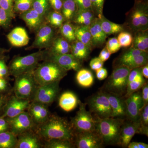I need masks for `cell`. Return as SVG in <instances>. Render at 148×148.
Here are the masks:
<instances>
[{"label": "cell", "mask_w": 148, "mask_h": 148, "mask_svg": "<svg viewBox=\"0 0 148 148\" xmlns=\"http://www.w3.org/2000/svg\"><path fill=\"white\" fill-rule=\"evenodd\" d=\"M39 133L48 140L60 139L74 143L75 133L71 123L56 116H49L46 121L41 124Z\"/></svg>", "instance_id": "1"}, {"label": "cell", "mask_w": 148, "mask_h": 148, "mask_svg": "<svg viewBox=\"0 0 148 148\" xmlns=\"http://www.w3.org/2000/svg\"><path fill=\"white\" fill-rule=\"evenodd\" d=\"M96 130L102 138L104 146L117 145L122 125L125 119L95 117Z\"/></svg>", "instance_id": "2"}, {"label": "cell", "mask_w": 148, "mask_h": 148, "mask_svg": "<svg viewBox=\"0 0 148 148\" xmlns=\"http://www.w3.org/2000/svg\"><path fill=\"white\" fill-rule=\"evenodd\" d=\"M37 67L33 75L38 85L60 82L67 75V71L51 60L44 62Z\"/></svg>", "instance_id": "3"}, {"label": "cell", "mask_w": 148, "mask_h": 148, "mask_svg": "<svg viewBox=\"0 0 148 148\" xmlns=\"http://www.w3.org/2000/svg\"><path fill=\"white\" fill-rule=\"evenodd\" d=\"M131 70L126 66H117L101 90L123 97L126 93L127 79Z\"/></svg>", "instance_id": "4"}, {"label": "cell", "mask_w": 148, "mask_h": 148, "mask_svg": "<svg viewBox=\"0 0 148 148\" xmlns=\"http://www.w3.org/2000/svg\"><path fill=\"white\" fill-rule=\"evenodd\" d=\"M127 24L135 32L148 29V3L145 1H135V5L127 14Z\"/></svg>", "instance_id": "5"}, {"label": "cell", "mask_w": 148, "mask_h": 148, "mask_svg": "<svg viewBox=\"0 0 148 148\" xmlns=\"http://www.w3.org/2000/svg\"><path fill=\"white\" fill-rule=\"evenodd\" d=\"M43 55V52L38 51L26 56L14 58L10 66V74L16 77L32 72L37 68L39 62L42 60Z\"/></svg>", "instance_id": "6"}, {"label": "cell", "mask_w": 148, "mask_h": 148, "mask_svg": "<svg viewBox=\"0 0 148 148\" xmlns=\"http://www.w3.org/2000/svg\"><path fill=\"white\" fill-rule=\"evenodd\" d=\"M79 110L72 119L71 124L75 133L96 130V120L92 114L86 109V103L79 101Z\"/></svg>", "instance_id": "7"}, {"label": "cell", "mask_w": 148, "mask_h": 148, "mask_svg": "<svg viewBox=\"0 0 148 148\" xmlns=\"http://www.w3.org/2000/svg\"><path fill=\"white\" fill-rule=\"evenodd\" d=\"M86 105L95 117L103 119L112 117V111L106 92L101 90L88 98Z\"/></svg>", "instance_id": "8"}, {"label": "cell", "mask_w": 148, "mask_h": 148, "mask_svg": "<svg viewBox=\"0 0 148 148\" xmlns=\"http://www.w3.org/2000/svg\"><path fill=\"white\" fill-rule=\"evenodd\" d=\"M14 91L15 96L21 99L29 100L34 97L37 84L33 72L26 73L15 77Z\"/></svg>", "instance_id": "9"}, {"label": "cell", "mask_w": 148, "mask_h": 148, "mask_svg": "<svg viewBox=\"0 0 148 148\" xmlns=\"http://www.w3.org/2000/svg\"><path fill=\"white\" fill-rule=\"evenodd\" d=\"M75 147L77 148L104 147L102 138L97 130L75 133Z\"/></svg>", "instance_id": "10"}, {"label": "cell", "mask_w": 148, "mask_h": 148, "mask_svg": "<svg viewBox=\"0 0 148 148\" xmlns=\"http://www.w3.org/2000/svg\"><path fill=\"white\" fill-rule=\"evenodd\" d=\"M59 83L39 85L34 94L33 101L46 106L50 105L55 101L59 94Z\"/></svg>", "instance_id": "11"}, {"label": "cell", "mask_w": 148, "mask_h": 148, "mask_svg": "<svg viewBox=\"0 0 148 148\" xmlns=\"http://www.w3.org/2000/svg\"><path fill=\"white\" fill-rule=\"evenodd\" d=\"M6 120L10 132L16 136L27 132L34 125V122L31 116L25 111L14 117L8 118Z\"/></svg>", "instance_id": "12"}, {"label": "cell", "mask_w": 148, "mask_h": 148, "mask_svg": "<svg viewBox=\"0 0 148 148\" xmlns=\"http://www.w3.org/2000/svg\"><path fill=\"white\" fill-rule=\"evenodd\" d=\"M127 110V119L139 121L140 112L144 107L141 91L134 92L125 99Z\"/></svg>", "instance_id": "13"}, {"label": "cell", "mask_w": 148, "mask_h": 148, "mask_svg": "<svg viewBox=\"0 0 148 148\" xmlns=\"http://www.w3.org/2000/svg\"><path fill=\"white\" fill-rule=\"evenodd\" d=\"M140 122L125 119L122 125L119 139L117 145L127 148L132 138L136 134H140Z\"/></svg>", "instance_id": "14"}, {"label": "cell", "mask_w": 148, "mask_h": 148, "mask_svg": "<svg viewBox=\"0 0 148 148\" xmlns=\"http://www.w3.org/2000/svg\"><path fill=\"white\" fill-rule=\"evenodd\" d=\"M106 93L112 109L111 117L127 119L125 98L112 93Z\"/></svg>", "instance_id": "15"}, {"label": "cell", "mask_w": 148, "mask_h": 148, "mask_svg": "<svg viewBox=\"0 0 148 148\" xmlns=\"http://www.w3.org/2000/svg\"><path fill=\"white\" fill-rule=\"evenodd\" d=\"M30 104L29 100L13 96L5 106L3 116L8 118L14 117L29 108Z\"/></svg>", "instance_id": "16"}, {"label": "cell", "mask_w": 148, "mask_h": 148, "mask_svg": "<svg viewBox=\"0 0 148 148\" xmlns=\"http://www.w3.org/2000/svg\"><path fill=\"white\" fill-rule=\"evenodd\" d=\"M51 61L55 62L67 71L70 70L78 71L82 67L81 61L76 58L72 53L61 55L52 54Z\"/></svg>", "instance_id": "17"}, {"label": "cell", "mask_w": 148, "mask_h": 148, "mask_svg": "<svg viewBox=\"0 0 148 148\" xmlns=\"http://www.w3.org/2000/svg\"><path fill=\"white\" fill-rule=\"evenodd\" d=\"M29 113L33 121L38 124H42L46 121L49 116L47 106L38 102L33 101L30 104Z\"/></svg>", "instance_id": "18"}, {"label": "cell", "mask_w": 148, "mask_h": 148, "mask_svg": "<svg viewBox=\"0 0 148 148\" xmlns=\"http://www.w3.org/2000/svg\"><path fill=\"white\" fill-rule=\"evenodd\" d=\"M89 27L92 48L102 46L106 42L108 36L101 27L99 18L95 17Z\"/></svg>", "instance_id": "19"}, {"label": "cell", "mask_w": 148, "mask_h": 148, "mask_svg": "<svg viewBox=\"0 0 148 148\" xmlns=\"http://www.w3.org/2000/svg\"><path fill=\"white\" fill-rule=\"evenodd\" d=\"M7 38L11 44L16 47H22L27 45L29 38L25 29L17 27L14 29L8 35Z\"/></svg>", "instance_id": "20"}, {"label": "cell", "mask_w": 148, "mask_h": 148, "mask_svg": "<svg viewBox=\"0 0 148 148\" xmlns=\"http://www.w3.org/2000/svg\"><path fill=\"white\" fill-rule=\"evenodd\" d=\"M53 36V31L52 28L48 25H43L37 34L34 45L40 48L47 47L51 42Z\"/></svg>", "instance_id": "21"}, {"label": "cell", "mask_w": 148, "mask_h": 148, "mask_svg": "<svg viewBox=\"0 0 148 148\" xmlns=\"http://www.w3.org/2000/svg\"><path fill=\"white\" fill-rule=\"evenodd\" d=\"M79 101L75 93L67 91L61 95L58 104L62 110L66 112H69L73 110L76 108Z\"/></svg>", "instance_id": "22"}, {"label": "cell", "mask_w": 148, "mask_h": 148, "mask_svg": "<svg viewBox=\"0 0 148 148\" xmlns=\"http://www.w3.org/2000/svg\"><path fill=\"white\" fill-rule=\"evenodd\" d=\"M21 18L31 29H36L42 22L43 16L33 8L21 13Z\"/></svg>", "instance_id": "23"}, {"label": "cell", "mask_w": 148, "mask_h": 148, "mask_svg": "<svg viewBox=\"0 0 148 148\" xmlns=\"http://www.w3.org/2000/svg\"><path fill=\"white\" fill-rule=\"evenodd\" d=\"M20 135L17 140L15 148H39L40 147V143L36 136L33 134L25 132Z\"/></svg>", "instance_id": "24"}, {"label": "cell", "mask_w": 148, "mask_h": 148, "mask_svg": "<svg viewBox=\"0 0 148 148\" xmlns=\"http://www.w3.org/2000/svg\"><path fill=\"white\" fill-rule=\"evenodd\" d=\"M75 32L76 40L84 44L92 50L91 36L89 26L80 25L75 28Z\"/></svg>", "instance_id": "25"}, {"label": "cell", "mask_w": 148, "mask_h": 148, "mask_svg": "<svg viewBox=\"0 0 148 148\" xmlns=\"http://www.w3.org/2000/svg\"><path fill=\"white\" fill-rule=\"evenodd\" d=\"M75 41L71 46L72 54L81 62L86 60L88 58L91 50L79 41L76 40Z\"/></svg>", "instance_id": "26"}, {"label": "cell", "mask_w": 148, "mask_h": 148, "mask_svg": "<svg viewBox=\"0 0 148 148\" xmlns=\"http://www.w3.org/2000/svg\"><path fill=\"white\" fill-rule=\"evenodd\" d=\"M133 38L131 48L143 51H147L148 49V30L137 31Z\"/></svg>", "instance_id": "27"}, {"label": "cell", "mask_w": 148, "mask_h": 148, "mask_svg": "<svg viewBox=\"0 0 148 148\" xmlns=\"http://www.w3.org/2000/svg\"><path fill=\"white\" fill-rule=\"evenodd\" d=\"M95 14L91 10H77L73 18L74 22L79 25L90 26L94 18Z\"/></svg>", "instance_id": "28"}, {"label": "cell", "mask_w": 148, "mask_h": 148, "mask_svg": "<svg viewBox=\"0 0 148 148\" xmlns=\"http://www.w3.org/2000/svg\"><path fill=\"white\" fill-rule=\"evenodd\" d=\"M76 78L79 85L83 88L90 87L94 82V77L92 72L86 69L79 70Z\"/></svg>", "instance_id": "29"}, {"label": "cell", "mask_w": 148, "mask_h": 148, "mask_svg": "<svg viewBox=\"0 0 148 148\" xmlns=\"http://www.w3.org/2000/svg\"><path fill=\"white\" fill-rule=\"evenodd\" d=\"M99 19L101 27L107 36L118 34L123 31V27L121 25L109 21L103 15Z\"/></svg>", "instance_id": "30"}, {"label": "cell", "mask_w": 148, "mask_h": 148, "mask_svg": "<svg viewBox=\"0 0 148 148\" xmlns=\"http://www.w3.org/2000/svg\"><path fill=\"white\" fill-rule=\"evenodd\" d=\"M71 51V46L67 40L63 38H58L53 41L51 52L53 55L69 53Z\"/></svg>", "instance_id": "31"}, {"label": "cell", "mask_w": 148, "mask_h": 148, "mask_svg": "<svg viewBox=\"0 0 148 148\" xmlns=\"http://www.w3.org/2000/svg\"><path fill=\"white\" fill-rule=\"evenodd\" d=\"M62 14L64 19L71 20L73 18L77 9L74 0H62Z\"/></svg>", "instance_id": "32"}, {"label": "cell", "mask_w": 148, "mask_h": 148, "mask_svg": "<svg viewBox=\"0 0 148 148\" xmlns=\"http://www.w3.org/2000/svg\"><path fill=\"white\" fill-rule=\"evenodd\" d=\"M17 143L16 135L9 131L0 133V148H15Z\"/></svg>", "instance_id": "33"}, {"label": "cell", "mask_w": 148, "mask_h": 148, "mask_svg": "<svg viewBox=\"0 0 148 148\" xmlns=\"http://www.w3.org/2000/svg\"><path fill=\"white\" fill-rule=\"evenodd\" d=\"M147 82L143 75L139 77L136 79L127 84L126 93L123 96L125 98H127L128 96L135 92L140 90L144 84Z\"/></svg>", "instance_id": "34"}, {"label": "cell", "mask_w": 148, "mask_h": 148, "mask_svg": "<svg viewBox=\"0 0 148 148\" xmlns=\"http://www.w3.org/2000/svg\"><path fill=\"white\" fill-rule=\"evenodd\" d=\"M146 52L147 51H143L134 48H130L120 56L118 60V65L117 66H124L125 64L134 57Z\"/></svg>", "instance_id": "35"}, {"label": "cell", "mask_w": 148, "mask_h": 148, "mask_svg": "<svg viewBox=\"0 0 148 148\" xmlns=\"http://www.w3.org/2000/svg\"><path fill=\"white\" fill-rule=\"evenodd\" d=\"M148 51L134 57L124 65L130 70L140 68L148 64Z\"/></svg>", "instance_id": "36"}, {"label": "cell", "mask_w": 148, "mask_h": 148, "mask_svg": "<svg viewBox=\"0 0 148 148\" xmlns=\"http://www.w3.org/2000/svg\"><path fill=\"white\" fill-rule=\"evenodd\" d=\"M140 134L148 136V105H146L141 110L140 119Z\"/></svg>", "instance_id": "37"}, {"label": "cell", "mask_w": 148, "mask_h": 148, "mask_svg": "<svg viewBox=\"0 0 148 148\" xmlns=\"http://www.w3.org/2000/svg\"><path fill=\"white\" fill-rule=\"evenodd\" d=\"M47 148H75L73 142L69 140L53 139L48 140L45 146Z\"/></svg>", "instance_id": "38"}, {"label": "cell", "mask_w": 148, "mask_h": 148, "mask_svg": "<svg viewBox=\"0 0 148 148\" xmlns=\"http://www.w3.org/2000/svg\"><path fill=\"white\" fill-rule=\"evenodd\" d=\"M61 27V34L65 39L69 42H73L76 40L75 28L71 24L67 22Z\"/></svg>", "instance_id": "39"}, {"label": "cell", "mask_w": 148, "mask_h": 148, "mask_svg": "<svg viewBox=\"0 0 148 148\" xmlns=\"http://www.w3.org/2000/svg\"><path fill=\"white\" fill-rule=\"evenodd\" d=\"M32 7L43 16L48 10L49 2L48 0H32Z\"/></svg>", "instance_id": "40"}, {"label": "cell", "mask_w": 148, "mask_h": 148, "mask_svg": "<svg viewBox=\"0 0 148 148\" xmlns=\"http://www.w3.org/2000/svg\"><path fill=\"white\" fill-rule=\"evenodd\" d=\"M48 20L52 26L56 27H60L63 25L64 18L63 14L60 13V12L54 11L49 15Z\"/></svg>", "instance_id": "41"}, {"label": "cell", "mask_w": 148, "mask_h": 148, "mask_svg": "<svg viewBox=\"0 0 148 148\" xmlns=\"http://www.w3.org/2000/svg\"><path fill=\"white\" fill-rule=\"evenodd\" d=\"M117 39L121 47H123L130 46L132 45L133 41L132 35L127 32H121Z\"/></svg>", "instance_id": "42"}, {"label": "cell", "mask_w": 148, "mask_h": 148, "mask_svg": "<svg viewBox=\"0 0 148 148\" xmlns=\"http://www.w3.org/2000/svg\"><path fill=\"white\" fill-rule=\"evenodd\" d=\"M32 0H15L14 10L17 12H24L32 7Z\"/></svg>", "instance_id": "43"}, {"label": "cell", "mask_w": 148, "mask_h": 148, "mask_svg": "<svg viewBox=\"0 0 148 148\" xmlns=\"http://www.w3.org/2000/svg\"><path fill=\"white\" fill-rule=\"evenodd\" d=\"M105 0H90L91 9L98 18L103 15V9Z\"/></svg>", "instance_id": "44"}, {"label": "cell", "mask_w": 148, "mask_h": 148, "mask_svg": "<svg viewBox=\"0 0 148 148\" xmlns=\"http://www.w3.org/2000/svg\"><path fill=\"white\" fill-rule=\"evenodd\" d=\"M106 47L111 54L116 53L121 47L117 39L116 38L109 39L106 44Z\"/></svg>", "instance_id": "45"}, {"label": "cell", "mask_w": 148, "mask_h": 148, "mask_svg": "<svg viewBox=\"0 0 148 148\" xmlns=\"http://www.w3.org/2000/svg\"><path fill=\"white\" fill-rule=\"evenodd\" d=\"M0 7L7 12L11 17H14L13 0H0Z\"/></svg>", "instance_id": "46"}, {"label": "cell", "mask_w": 148, "mask_h": 148, "mask_svg": "<svg viewBox=\"0 0 148 148\" xmlns=\"http://www.w3.org/2000/svg\"><path fill=\"white\" fill-rule=\"evenodd\" d=\"M11 18L7 12L0 7V26L8 25Z\"/></svg>", "instance_id": "47"}, {"label": "cell", "mask_w": 148, "mask_h": 148, "mask_svg": "<svg viewBox=\"0 0 148 148\" xmlns=\"http://www.w3.org/2000/svg\"><path fill=\"white\" fill-rule=\"evenodd\" d=\"M76 4L77 10H91L90 0H74Z\"/></svg>", "instance_id": "48"}, {"label": "cell", "mask_w": 148, "mask_h": 148, "mask_svg": "<svg viewBox=\"0 0 148 148\" xmlns=\"http://www.w3.org/2000/svg\"><path fill=\"white\" fill-rule=\"evenodd\" d=\"M89 65L91 69L95 71L103 67V62L98 57H96L91 59Z\"/></svg>", "instance_id": "49"}, {"label": "cell", "mask_w": 148, "mask_h": 148, "mask_svg": "<svg viewBox=\"0 0 148 148\" xmlns=\"http://www.w3.org/2000/svg\"><path fill=\"white\" fill-rule=\"evenodd\" d=\"M141 95L144 103V106L148 104V84L146 82L141 88Z\"/></svg>", "instance_id": "50"}, {"label": "cell", "mask_w": 148, "mask_h": 148, "mask_svg": "<svg viewBox=\"0 0 148 148\" xmlns=\"http://www.w3.org/2000/svg\"><path fill=\"white\" fill-rule=\"evenodd\" d=\"M51 7L55 11L60 12L63 5L62 0H48Z\"/></svg>", "instance_id": "51"}, {"label": "cell", "mask_w": 148, "mask_h": 148, "mask_svg": "<svg viewBox=\"0 0 148 148\" xmlns=\"http://www.w3.org/2000/svg\"><path fill=\"white\" fill-rule=\"evenodd\" d=\"M95 73L96 77L99 80H103L106 79L108 76V71L106 69H104L103 67L95 71Z\"/></svg>", "instance_id": "52"}, {"label": "cell", "mask_w": 148, "mask_h": 148, "mask_svg": "<svg viewBox=\"0 0 148 148\" xmlns=\"http://www.w3.org/2000/svg\"><path fill=\"white\" fill-rule=\"evenodd\" d=\"M111 54H112L108 50L106 47H105L101 51V53L98 56V58L101 59L103 62H105L110 58Z\"/></svg>", "instance_id": "53"}, {"label": "cell", "mask_w": 148, "mask_h": 148, "mask_svg": "<svg viewBox=\"0 0 148 148\" xmlns=\"http://www.w3.org/2000/svg\"><path fill=\"white\" fill-rule=\"evenodd\" d=\"M127 148H148L147 144L141 142H132L128 144Z\"/></svg>", "instance_id": "54"}, {"label": "cell", "mask_w": 148, "mask_h": 148, "mask_svg": "<svg viewBox=\"0 0 148 148\" xmlns=\"http://www.w3.org/2000/svg\"><path fill=\"white\" fill-rule=\"evenodd\" d=\"M9 129V125L7 120L0 118V133L7 131Z\"/></svg>", "instance_id": "55"}, {"label": "cell", "mask_w": 148, "mask_h": 148, "mask_svg": "<svg viewBox=\"0 0 148 148\" xmlns=\"http://www.w3.org/2000/svg\"><path fill=\"white\" fill-rule=\"evenodd\" d=\"M0 77H3L8 74V70L4 61L2 60H0Z\"/></svg>", "instance_id": "56"}, {"label": "cell", "mask_w": 148, "mask_h": 148, "mask_svg": "<svg viewBox=\"0 0 148 148\" xmlns=\"http://www.w3.org/2000/svg\"><path fill=\"white\" fill-rule=\"evenodd\" d=\"M7 86V83L3 77H0V92L5 90Z\"/></svg>", "instance_id": "57"}, {"label": "cell", "mask_w": 148, "mask_h": 148, "mask_svg": "<svg viewBox=\"0 0 148 148\" xmlns=\"http://www.w3.org/2000/svg\"><path fill=\"white\" fill-rule=\"evenodd\" d=\"M142 73L144 77L148 78V64H147L142 67Z\"/></svg>", "instance_id": "58"}, {"label": "cell", "mask_w": 148, "mask_h": 148, "mask_svg": "<svg viewBox=\"0 0 148 148\" xmlns=\"http://www.w3.org/2000/svg\"><path fill=\"white\" fill-rule=\"evenodd\" d=\"M5 103V99L3 97L0 96V110L3 106Z\"/></svg>", "instance_id": "59"}, {"label": "cell", "mask_w": 148, "mask_h": 148, "mask_svg": "<svg viewBox=\"0 0 148 148\" xmlns=\"http://www.w3.org/2000/svg\"><path fill=\"white\" fill-rule=\"evenodd\" d=\"M135 1H145V0H135Z\"/></svg>", "instance_id": "60"}, {"label": "cell", "mask_w": 148, "mask_h": 148, "mask_svg": "<svg viewBox=\"0 0 148 148\" xmlns=\"http://www.w3.org/2000/svg\"><path fill=\"white\" fill-rule=\"evenodd\" d=\"M0 69H1V66H0Z\"/></svg>", "instance_id": "61"}]
</instances>
